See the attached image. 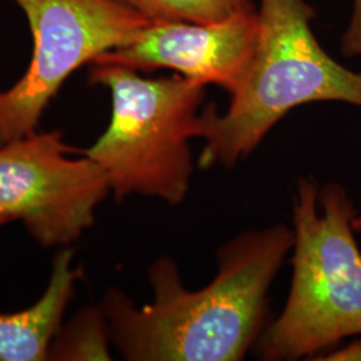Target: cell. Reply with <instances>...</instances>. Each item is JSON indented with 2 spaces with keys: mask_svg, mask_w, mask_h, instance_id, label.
<instances>
[{
  "mask_svg": "<svg viewBox=\"0 0 361 361\" xmlns=\"http://www.w3.org/2000/svg\"><path fill=\"white\" fill-rule=\"evenodd\" d=\"M295 233L285 225L243 233L219 247L210 284L189 290L171 258L149 271L154 300L141 308L121 290L102 302L118 350L133 361H238L262 334L268 295Z\"/></svg>",
  "mask_w": 361,
  "mask_h": 361,
  "instance_id": "obj_1",
  "label": "cell"
},
{
  "mask_svg": "<svg viewBox=\"0 0 361 361\" xmlns=\"http://www.w3.org/2000/svg\"><path fill=\"white\" fill-rule=\"evenodd\" d=\"M314 11L305 0H261L253 61L228 111H202L200 164L231 168L257 147L290 110L310 102L361 107V71L335 61L312 30Z\"/></svg>",
  "mask_w": 361,
  "mask_h": 361,
  "instance_id": "obj_2",
  "label": "cell"
},
{
  "mask_svg": "<svg viewBox=\"0 0 361 361\" xmlns=\"http://www.w3.org/2000/svg\"><path fill=\"white\" fill-rule=\"evenodd\" d=\"M347 189L302 178L293 204V276L284 310L257 341L262 360L319 356L361 337V250Z\"/></svg>",
  "mask_w": 361,
  "mask_h": 361,
  "instance_id": "obj_3",
  "label": "cell"
},
{
  "mask_svg": "<svg viewBox=\"0 0 361 361\" xmlns=\"http://www.w3.org/2000/svg\"><path fill=\"white\" fill-rule=\"evenodd\" d=\"M89 80L110 90L111 119L83 154L104 169L114 198L180 204L193 174L189 141L201 138L207 86L183 75L141 77L114 63H91Z\"/></svg>",
  "mask_w": 361,
  "mask_h": 361,
  "instance_id": "obj_4",
  "label": "cell"
},
{
  "mask_svg": "<svg viewBox=\"0 0 361 361\" xmlns=\"http://www.w3.org/2000/svg\"><path fill=\"white\" fill-rule=\"evenodd\" d=\"M34 38L26 74L0 91V145L35 133L66 79L154 20L118 0H15Z\"/></svg>",
  "mask_w": 361,
  "mask_h": 361,
  "instance_id": "obj_5",
  "label": "cell"
},
{
  "mask_svg": "<svg viewBox=\"0 0 361 361\" xmlns=\"http://www.w3.org/2000/svg\"><path fill=\"white\" fill-rule=\"evenodd\" d=\"M74 150L59 130L0 145V219L22 221L44 246L79 238L111 192L104 169Z\"/></svg>",
  "mask_w": 361,
  "mask_h": 361,
  "instance_id": "obj_6",
  "label": "cell"
},
{
  "mask_svg": "<svg viewBox=\"0 0 361 361\" xmlns=\"http://www.w3.org/2000/svg\"><path fill=\"white\" fill-rule=\"evenodd\" d=\"M259 34L258 11L235 13L216 23L154 20L130 43L98 56L92 63L134 70L169 68L232 95L253 61Z\"/></svg>",
  "mask_w": 361,
  "mask_h": 361,
  "instance_id": "obj_7",
  "label": "cell"
},
{
  "mask_svg": "<svg viewBox=\"0 0 361 361\" xmlns=\"http://www.w3.org/2000/svg\"><path fill=\"white\" fill-rule=\"evenodd\" d=\"M73 256L71 249H65L54 258L50 283L37 304L16 313H0V361L47 359L80 274L73 267Z\"/></svg>",
  "mask_w": 361,
  "mask_h": 361,
  "instance_id": "obj_8",
  "label": "cell"
},
{
  "mask_svg": "<svg viewBox=\"0 0 361 361\" xmlns=\"http://www.w3.org/2000/svg\"><path fill=\"white\" fill-rule=\"evenodd\" d=\"M153 20L216 23L255 10L252 0H118Z\"/></svg>",
  "mask_w": 361,
  "mask_h": 361,
  "instance_id": "obj_9",
  "label": "cell"
},
{
  "mask_svg": "<svg viewBox=\"0 0 361 361\" xmlns=\"http://www.w3.org/2000/svg\"><path fill=\"white\" fill-rule=\"evenodd\" d=\"M340 49L347 58H360L361 61V0H353L352 16L340 40Z\"/></svg>",
  "mask_w": 361,
  "mask_h": 361,
  "instance_id": "obj_10",
  "label": "cell"
},
{
  "mask_svg": "<svg viewBox=\"0 0 361 361\" xmlns=\"http://www.w3.org/2000/svg\"><path fill=\"white\" fill-rule=\"evenodd\" d=\"M316 360L323 361H361V337L350 343L347 347H341L332 350Z\"/></svg>",
  "mask_w": 361,
  "mask_h": 361,
  "instance_id": "obj_11",
  "label": "cell"
},
{
  "mask_svg": "<svg viewBox=\"0 0 361 361\" xmlns=\"http://www.w3.org/2000/svg\"><path fill=\"white\" fill-rule=\"evenodd\" d=\"M352 225H353V229H355V232H361V214H356V216H355V219H353V221H352Z\"/></svg>",
  "mask_w": 361,
  "mask_h": 361,
  "instance_id": "obj_12",
  "label": "cell"
},
{
  "mask_svg": "<svg viewBox=\"0 0 361 361\" xmlns=\"http://www.w3.org/2000/svg\"><path fill=\"white\" fill-rule=\"evenodd\" d=\"M3 225H4V222L0 219V226H3Z\"/></svg>",
  "mask_w": 361,
  "mask_h": 361,
  "instance_id": "obj_13",
  "label": "cell"
}]
</instances>
